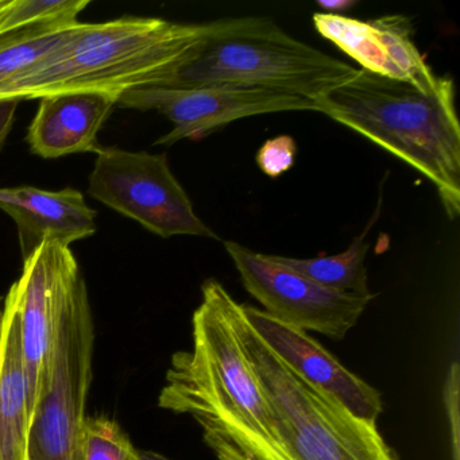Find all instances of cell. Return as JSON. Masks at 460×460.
<instances>
[{"label": "cell", "mask_w": 460, "mask_h": 460, "mask_svg": "<svg viewBox=\"0 0 460 460\" xmlns=\"http://www.w3.org/2000/svg\"><path fill=\"white\" fill-rule=\"evenodd\" d=\"M193 347L177 351L158 405L190 414L217 460H297L235 327L238 305L215 279L201 287Z\"/></svg>", "instance_id": "1"}, {"label": "cell", "mask_w": 460, "mask_h": 460, "mask_svg": "<svg viewBox=\"0 0 460 460\" xmlns=\"http://www.w3.org/2000/svg\"><path fill=\"white\" fill-rule=\"evenodd\" d=\"M206 34L207 23L163 18L79 22L39 66L7 85L0 99L93 93L119 101L130 91L172 85L198 55Z\"/></svg>", "instance_id": "2"}, {"label": "cell", "mask_w": 460, "mask_h": 460, "mask_svg": "<svg viewBox=\"0 0 460 460\" xmlns=\"http://www.w3.org/2000/svg\"><path fill=\"white\" fill-rule=\"evenodd\" d=\"M319 112L378 145L430 180L449 219L460 212V125L455 83L433 93L358 69L316 102Z\"/></svg>", "instance_id": "3"}, {"label": "cell", "mask_w": 460, "mask_h": 460, "mask_svg": "<svg viewBox=\"0 0 460 460\" xmlns=\"http://www.w3.org/2000/svg\"><path fill=\"white\" fill-rule=\"evenodd\" d=\"M357 71L293 39L270 18H228L207 23L198 55L169 87L263 88L316 103Z\"/></svg>", "instance_id": "4"}, {"label": "cell", "mask_w": 460, "mask_h": 460, "mask_svg": "<svg viewBox=\"0 0 460 460\" xmlns=\"http://www.w3.org/2000/svg\"><path fill=\"white\" fill-rule=\"evenodd\" d=\"M235 327L261 387L287 420L296 459L400 460L376 424L358 419L290 370L257 335L239 303Z\"/></svg>", "instance_id": "5"}, {"label": "cell", "mask_w": 460, "mask_h": 460, "mask_svg": "<svg viewBox=\"0 0 460 460\" xmlns=\"http://www.w3.org/2000/svg\"><path fill=\"white\" fill-rule=\"evenodd\" d=\"M93 322L82 271L58 306L29 429L28 460H82Z\"/></svg>", "instance_id": "6"}, {"label": "cell", "mask_w": 460, "mask_h": 460, "mask_svg": "<svg viewBox=\"0 0 460 460\" xmlns=\"http://www.w3.org/2000/svg\"><path fill=\"white\" fill-rule=\"evenodd\" d=\"M95 153V166L88 179L91 198L161 238L217 239L196 214L190 196L172 173L165 153L101 146Z\"/></svg>", "instance_id": "7"}, {"label": "cell", "mask_w": 460, "mask_h": 460, "mask_svg": "<svg viewBox=\"0 0 460 460\" xmlns=\"http://www.w3.org/2000/svg\"><path fill=\"white\" fill-rule=\"evenodd\" d=\"M244 289L274 319L323 333L341 341L367 308L374 295L338 292L281 265L273 255L260 254L236 242H225Z\"/></svg>", "instance_id": "8"}, {"label": "cell", "mask_w": 460, "mask_h": 460, "mask_svg": "<svg viewBox=\"0 0 460 460\" xmlns=\"http://www.w3.org/2000/svg\"><path fill=\"white\" fill-rule=\"evenodd\" d=\"M125 109L158 111L173 123V130L155 145L182 139L201 141L215 131L252 115L282 111H319L314 101L263 88L208 85V87H150L123 93Z\"/></svg>", "instance_id": "9"}, {"label": "cell", "mask_w": 460, "mask_h": 460, "mask_svg": "<svg viewBox=\"0 0 460 460\" xmlns=\"http://www.w3.org/2000/svg\"><path fill=\"white\" fill-rule=\"evenodd\" d=\"M79 273V262L69 247L45 241L23 260L22 273L7 293L6 298L14 306L20 323L31 411L61 298L69 282Z\"/></svg>", "instance_id": "10"}, {"label": "cell", "mask_w": 460, "mask_h": 460, "mask_svg": "<svg viewBox=\"0 0 460 460\" xmlns=\"http://www.w3.org/2000/svg\"><path fill=\"white\" fill-rule=\"evenodd\" d=\"M320 36L357 61L365 71L411 83L422 93H433L443 76H438L417 49L411 21L403 15H386L360 21L346 15H314Z\"/></svg>", "instance_id": "11"}, {"label": "cell", "mask_w": 460, "mask_h": 460, "mask_svg": "<svg viewBox=\"0 0 460 460\" xmlns=\"http://www.w3.org/2000/svg\"><path fill=\"white\" fill-rule=\"evenodd\" d=\"M243 312L263 343L290 370L335 398L358 419L376 424L384 411V402L376 387L344 367L305 331L285 324L255 306L243 305Z\"/></svg>", "instance_id": "12"}, {"label": "cell", "mask_w": 460, "mask_h": 460, "mask_svg": "<svg viewBox=\"0 0 460 460\" xmlns=\"http://www.w3.org/2000/svg\"><path fill=\"white\" fill-rule=\"evenodd\" d=\"M0 209L18 227L23 260L45 241L69 247L96 233V211L74 188L44 190L34 187L0 188Z\"/></svg>", "instance_id": "13"}, {"label": "cell", "mask_w": 460, "mask_h": 460, "mask_svg": "<svg viewBox=\"0 0 460 460\" xmlns=\"http://www.w3.org/2000/svg\"><path fill=\"white\" fill-rule=\"evenodd\" d=\"M118 99L103 93H58L40 99L39 111L28 131L34 155L58 158L96 152L98 134Z\"/></svg>", "instance_id": "14"}, {"label": "cell", "mask_w": 460, "mask_h": 460, "mask_svg": "<svg viewBox=\"0 0 460 460\" xmlns=\"http://www.w3.org/2000/svg\"><path fill=\"white\" fill-rule=\"evenodd\" d=\"M4 338L0 359V460H28L31 405L20 323L4 300Z\"/></svg>", "instance_id": "15"}, {"label": "cell", "mask_w": 460, "mask_h": 460, "mask_svg": "<svg viewBox=\"0 0 460 460\" xmlns=\"http://www.w3.org/2000/svg\"><path fill=\"white\" fill-rule=\"evenodd\" d=\"M365 235L366 233L358 236L346 252L331 255V257L297 260V258L273 255V258L281 265L288 266L323 287L338 290V292L370 296L373 293L368 290L367 271L365 266L368 250Z\"/></svg>", "instance_id": "16"}, {"label": "cell", "mask_w": 460, "mask_h": 460, "mask_svg": "<svg viewBox=\"0 0 460 460\" xmlns=\"http://www.w3.org/2000/svg\"><path fill=\"white\" fill-rule=\"evenodd\" d=\"M79 23V22H77ZM76 25V23H75ZM69 26H34L0 36V93L63 44Z\"/></svg>", "instance_id": "17"}, {"label": "cell", "mask_w": 460, "mask_h": 460, "mask_svg": "<svg viewBox=\"0 0 460 460\" xmlns=\"http://www.w3.org/2000/svg\"><path fill=\"white\" fill-rule=\"evenodd\" d=\"M90 0H7L0 13V36L34 26H69Z\"/></svg>", "instance_id": "18"}, {"label": "cell", "mask_w": 460, "mask_h": 460, "mask_svg": "<svg viewBox=\"0 0 460 460\" xmlns=\"http://www.w3.org/2000/svg\"><path fill=\"white\" fill-rule=\"evenodd\" d=\"M82 460H141V452L114 420L87 416L83 429Z\"/></svg>", "instance_id": "19"}, {"label": "cell", "mask_w": 460, "mask_h": 460, "mask_svg": "<svg viewBox=\"0 0 460 460\" xmlns=\"http://www.w3.org/2000/svg\"><path fill=\"white\" fill-rule=\"evenodd\" d=\"M297 145L290 136H279L268 139L257 153V163L261 171L271 179L287 173L296 160Z\"/></svg>", "instance_id": "20"}, {"label": "cell", "mask_w": 460, "mask_h": 460, "mask_svg": "<svg viewBox=\"0 0 460 460\" xmlns=\"http://www.w3.org/2000/svg\"><path fill=\"white\" fill-rule=\"evenodd\" d=\"M459 386V362L455 360L449 366L446 385H444V406H446L449 432H451L452 460H460Z\"/></svg>", "instance_id": "21"}, {"label": "cell", "mask_w": 460, "mask_h": 460, "mask_svg": "<svg viewBox=\"0 0 460 460\" xmlns=\"http://www.w3.org/2000/svg\"><path fill=\"white\" fill-rule=\"evenodd\" d=\"M20 102L18 99H0V149L12 130Z\"/></svg>", "instance_id": "22"}, {"label": "cell", "mask_w": 460, "mask_h": 460, "mask_svg": "<svg viewBox=\"0 0 460 460\" xmlns=\"http://www.w3.org/2000/svg\"><path fill=\"white\" fill-rule=\"evenodd\" d=\"M317 6L324 12V14L343 15L357 6V0H317Z\"/></svg>", "instance_id": "23"}, {"label": "cell", "mask_w": 460, "mask_h": 460, "mask_svg": "<svg viewBox=\"0 0 460 460\" xmlns=\"http://www.w3.org/2000/svg\"><path fill=\"white\" fill-rule=\"evenodd\" d=\"M4 308L2 300H0V359H2V349H4Z\"/></svg>", "instance_id": "24"}, {"label": "cell", "mask_w": 460, "mask_h": 460, "mask_svg": "<svg viewBox=\"0 0 460 460\" xmlns=\"http://www.w3.org/2000/svg\"><path fill=\"white\" fill-rule=\"evenodd\" d=\"M141 460H171L157 452L144 451L141 452Z\"/></svg>", "instance_id": "25"}, {"label": "cell", "mask_w": 460, "mask_h": 460, "mask_svg": "<svg viewBox=\"0 0 460 460\" xmlns=\"http://www.w3.org/2000/svg\"><path fill=\"white\" fill-rule=\"evenodd\" d=\"M7 0H0V13L4 10V7L6 6Z\"/></svg>", "instance_id": "26"}]
</instances>
